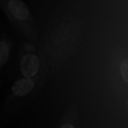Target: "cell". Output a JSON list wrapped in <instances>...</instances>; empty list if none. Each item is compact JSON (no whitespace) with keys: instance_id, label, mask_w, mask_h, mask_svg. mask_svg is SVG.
Segmentation results:
<instances>
[{"instance_id":"6da1fadb","label":"cell","mask_w":128,"mask_h":128,"mask_svg":"<svg viewBox=\"0 0 128 128\" xmlns=\"http://www.w3.org/2000/svg\"><path fill=\"white\" fill-rule=\"evenodd\" d=\"M40 67L39 59L36 55L28 54L23 56L20 62L21 72L25 78H32L37 74Z\"/></svg>"},{"instance_id":"7a4b0ae2","label":"cell","mask_w":128,"mask_h":128,"mask_svg":"<svg viewBox=\"0 0 128 128\" xmlns=\"http://www.w3.org/2000/svg\"><path fill=\"white\" fill-rule=\"evenodd\" d=\"M8 9L17 20H26L30 16V12L22 0H10L8 3Z\"/></svg>"},{"instance_id":"3957f363","label":"cell","mask_w":128,"mask_h":128,"mask_svg":"<svg viewBox=\"0 0 128 128\" xmlns=\"http://www.w3.org/2000/svg\"><path fill=\"white\" fill-rule=\"evenodd\" d=\"M34 87V81L31 78H23L17 81L12 88L13 95L16 96H24L30 93Z\"/></svg>"},{"instance_id":"277c9868","label":"cell","mask_w":128,"mask_h":128,"mask_svg":"<svg viewBox=\"0 0 128 128\" xmlns=\"http://www.w3.org/2000/svg\"><path fill=\"white\" fill-rule=\"evenodd\" d=\"M9 57V46L6 40L1 41V51H0V65L3 66L7 62Z\"/></svg>"},{"instance_id":"5b68a950","label":"cell","mask_w":128,"mask_h":128,"mask_svg":"<svg viewBox=\"0 0 128 128\" xmlns=\"http://www.w3.org/2000/svg\"><path fill=\"white\" fill-rule=\"evenodd\" d=\"M120 74L122 79L128 84V59H124L120 63Z\"/></svg>"},{"instance_id":"8992f818","label":"cell","mask_w":128,"mask_h":128,"mask_svg":"<svg viewBox=\"0 0 128 128\" xmlns=\"http://www.w3.org/2000/svg\"><path fill=\"white\" fill-rule=\"evenodd\" d=\"M60 128H76V127L72 124H70V123H65V124H62V126H60Z\"/></svg>"}]
</instances>
